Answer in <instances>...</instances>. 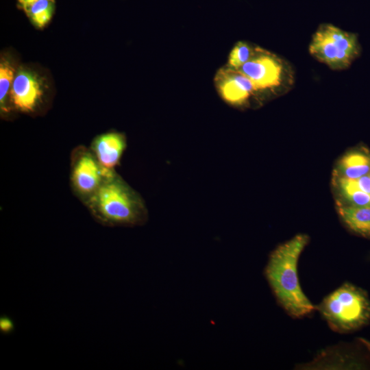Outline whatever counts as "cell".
Masks as SVG:
<instances>
[{
	"label": "cell",
	"instance_id": "obj_1",
	"mask_svg": "<svg viewBox=\"0 0 370 370\" xmlns=\"http://www.w3.org/2000/svg\"><path fill=\"white\" fill-rule=\"evenodd\" d=\"M309 241L299 234L279 245L271 254L265 274L272 291L282 307L293 317L311 313L314 306L303 293L297 275L300 254Z\"/></svg>",
	"mask_w": 370,
	"mask_h": 370
},
{
	"label": "cell",
	"instance_id": "obj_2",
	"mask_svg": "<svg viewBox=\"0 0 370 370\" xmlns=\"http://www.w3.org/2000/svg\"><path fill=\"white\" fill-rule=\"evenodd\" d=\"M85 204L95 220L106 226L135 225L145 218L140 201L115 173Z\"/></svg>",
	"mask_w": 370,
	"mask_h": 370
},
{
	"label": "cell",
	"instance_id": "obj_3",
	"mask_svg": "<svg viewBox=\"0 0 370 370\" xmlns=\"http://www.w3.org/2000/svg\"><path fill=\"white\" fill-rule=\"evenodd\" d=\"M318 309L330 328L339 332L356 330L370 320V301L367 293L349 283L325 297Z\"/></svg>",
	"mask_w": 370,
	"mask_h": 370
},
{
	"label": "cell",
	"instance_id": "obj_4",
	"mask_svg": "<svg viewBox=\"0 0 370 370\" xmlns=\"http://www.w3.org/2000/svg\"><path fill=\"white\" fill-rule=\"evenodd\" d=\"M310 54L334 71L348 69L360 56L362 48L356 33L330 23L319 25L312 36Z\"/></svg>",
	"mask_w": 370,
	"mask_h": 370
},
{
	"label": "cell",
	"instance_id": "obj_5",
	"mask_svg": "<svg viewBox=\"0 0 370 370\" xmlns=\"http://www.w3.org/2000/svg\"><path fill=\"white\" fill-rule=\"evenodd\" d=\"M238 70L251 81L258 92L284 94L295 82L290 63L260 47H256L251 59Z\"/></svg>",
	"mask_w": 370,
	"mask_h": 370
},
{
	"label": "cell",
	"instance_id": "obj_6",
	"mask_svg": "<svg viewBox=\"0 0 370 370\" xmlns=\"http://www.w3.org/2000/svg\"><path fill=\"white\" fill-rule=\"evenodd\" d=\"M113 173L114 171L102 167L90 149L81 147L73 153L71 186L83 201L86 202Z\"/></svg>",
	"mask_w": 370,
	"mask_h": 370
},
{
	"label": "cell",
	"instance_id": "obj_7",
	"mask_svg": "<svg viewBox=\"0 0 370 370\" xmlns=\"http://www.w3.org/2000/svg\"><path fill=\"white\" fill-rule=\"evenodd\" d=\"M42 95V80L37 74L25 69L16 73L10 90V101L14 108L24 112H33Z\"/></svg>",
	"mask_w": 370,
	"mask_h": 370
},
{
	"label": "cell",
	"instance_id": "obj_8",
	"mask_svg": "<svg viewBox=\"0 0 370 370\" xmlns=\"http://www.w3.org/2000/svg\"><path fill=\"white\" fill-rule=\"evenodd\" d=\"M215 85L223 99L235 105L244 103L258 92L251 81L238 69L228 66L217 73Z\"/></svg>",
	"mask_w": 370,
	"mask_h": 370
},
{
	"label": "cell",
	"instance_id": "obj_9",
	"mask_svg": "<svg viewBox=\"0 0 370 370\" xmlns=\"http://www.w3.org/2000/svg\"><path fill=\"white\" fill-rule=\"evenodd\" d=\"M125 147L124 136L112 132L97 136L92 142L90 149L102 167L114 171L119 163Z\"/></svg>",
	"mask_w": 370,
	"mask_h": 370
},
{
	"label": "cell",
	"instance_id": "obj_10",
	"mask_svg": "<svg viewBox=\"0 0 370 370\" xmlns=\"http://www.w3.org/2000/svg\"><path fill=\"white\" fill-rule=\"evenodd\" d=\"M370 172V152L366 149H357L345 153L339 160L337 175L357 179Z\"/></svg>",
	"mask_w": 370,
	"mask_h": 370
},
{
	"label": "cell",
	"instance_id": "obj_11",
	"mask_svg": "<svg viewBox=\"0 0 370 370\" xmlns=\"http://www.w3.org/2000/svg\"><path fill=\"white\" fill-rule=\"evenodd\" d=\"M337 210L343 221L351 230L365 237L370 236V207L338 203Z\"/></svg>",
	"mask_w": 370,
	"mask_h": 370
},
{
	"label": "cell",
	"instance_id": "obj_12",
	"mask_svg": "<svg viewBox=\"0 0 370 370\" xmlns=\"http://www.w3.org/2000/svg\"><path fill=\"white\" fill-rule=\"evenodd\" d=\"M335 184L341 197L346 203L343 204L370 207V194L361 190L355 179L336 175Z\"/></svg>",
	"mask_w": 370,
	"mask_h": 370
},
{
	"label": "cell",
	"instance_id": "obj_13",
	"mask_svg": "<svg viewBox=\"0 0 370 370\" xmlns=\"http://www.w3.org/2000/svg\"><path fill=\"white\" fill-rule=\"evenodd\" d=\"M53 3V0H36L23 8L32 23L38 27H42L52 16Z\"/></svg>",
	"mask_w": 370,
	"mask_h": 370
},
{
	"label": "cell",
	"instance_id": "obj_14",
	"mask_svg": "<svg viewBox=\"0 0 370 370\" xmlns=\"http://www.w3.org/2000/svg\"><path fill=\"white\" fill-rule=\"evenodd\" d=\"M14 69L11 64L5 60L0 64V105L3 112H8L7 96L14 79Z\"/></svg>",
	"mask_w": 370,
	"mask_h": 370
},
{
	"label": "cell",
	"instance_id": "obj_15",
	"mask_svg": "<svg viewBox=\"0 0 370 370\" xmlns=\"http://www.w3.org/2000/svg\"><path fill=\"white\" fill-rule=\"evenodd\" d=\"M255 49L256 47H253L247 42H238L229 55L227 66L235 69H238L251 59L255 52Z\"/></svg>",
	"mask_w": 370,
	"mask_h": 370
},
{
	"label": "cell",
	"instance_id": "obj_16",
	"mask_svg": "<svg viewBox=\"0 0 370 370\" xmlns=\"http://www.w3.org/2000/svg\"><path fill=\"white\" fill-rule=\"evenodd\" d=\"M14 329V322L8 317H2L0 319V330L3 334H10Z\"/></svg>",
	"mask_w": 370,
	"mask_h": 370
},
{
	"label": "cell",
	"instance_id": "obj_17",
	"mask_svg": "<svg viewBox=\"0 0 370 370\" xmlns=\"http://www.w3.org/2000/svg\"><path fill=\"white\" fill-rule=\"evenodd\" d=\"M355 180L358 187L361 190L370 194V175L369 174L365 175Z\"/></svg>",
	"mask_w": 370,
	"mask_h": 370
},
{
	"label": "cell",
	"instance_id": "obj_18",
	"mask_svg": "<svg viewBox=\"0 0 370 370\" xmlns=\"http://www.w3.org/2000/svg\"><path fill=\"white\" fill-rule=\"evenodd\" d=\"M21 5L24 7L26 5L36 1V0H18Z\"/></svg>",
	"mask_w": 370,
	"mask_h": 370
},
{
	"label": "cell",
	"instance_id": "obj_19",
	"mask_svg": "<svg viewBox=\"0 0 370 370\" xmlns=\"http://www.w3.org/2000/svg\"><path fill=\"white\" fill-rule=\"evenodd\" d=\"M369 175H370V172H369Z\"/></svg>",
	"mask_w": 370,
	"mask_h": 370
}]
</instances>
